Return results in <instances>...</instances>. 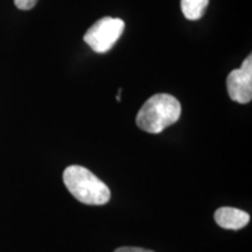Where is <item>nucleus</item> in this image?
<instances>
[{"mask_svg": "<svg viewBox=\"0 0 252 252\" xmlns=\"http://www.w3.org/2000/svg\"><path fill=\"white\" fill-rule=\"evenodd\" d=\"M63 182L72 196L84 204L103 206L111 197L108 186L86 167H67L63 172Z\"/></svg>", "mask_w": 252, "mask_h": 252, "instance_id": "obj_2", "label": "nucleus"}, {"mask_svg": "<svg viewBox=\"0 0 252 252\" xmlns=\"http://www.w3.org/2000/svg\"><path fill=\"white\" fill-rule=\"evenodd\" d=\"M125 28V23L122 19L105 17L94 23L87 33L84 41L94 52L104 54L115 46Z\"/></svg>", "mask_w": 252, "mask_h": 252, "instance_id": "obj_3", "label": "nucleus"}, {"mask_svg": "<svg viewBox=\"0 0 252 252\" xmlns=\"http://www.w3.org/2000/svg\"><path fill=\"white\" fill-rule=\"evenodd\" d=\"M113 252H154V251L146 250V249H141V248L124 247V248H118L117 250H115Z\"/></svg>", "mask_w": 252, "mask_h": 252, "instance_id": "obj_8", "label": "nucleus"}, {"mask_svg": "<svg viewBox=\"0 0 252 252\" xmlns=\"http://www.w3.org/2000/svg\"><path fill=\"white\" fill-rule=\"evenodd\" d=\"M181 104L175 97L167 94H158L147 99L135 117L140 130L158 134L169 125L179 121Z\"/></svg>", "mask_w": 252, "mask_h": 252, "instance_id": "obj_1", "label": "nucleus"}, {"mask_svg": "<svg viewBox=\"0 0 252 252\" xmlns=\"http://www.w3.org/2000/svg\"><path fill=\"white\" fill-rule=\"evenodd\" d=\"M215 220L220 228L228 230L243 229L250 222V215L247 212L231 207H222L215 212Z\"/></svg>", "mask_w": 252, "mask_h": 252, "instance_id": "obj_5", "label": "nucleus"}, {"mask_svg": "<svg viewBox=\"0 0 252 252\" xmlns=\"http://www.w3.org/2000/svg\"><path fill=\"white\" fill-rule=\"evenodd\" d=\"M209 0H181V11L188 20H198L203 17Z\"/></svg>", "mask_w": 252, "mask_h": 252, "instance_id": "obj_6", "label": "nucleus"}, {"mask_svg": "<svg viewBox=\"0 0 252 252\" xmlns=\"http://www.w3.org/2000/svg\"><path fill=\"white\" fill-rule=\"evenodd\" d=\"M226 88L230 98L241 104L251 102L252 98V56L244 60L239 69H235L228 75Z\"/></svg>", "mask_w": 252, "mask_h": 252, "instance_id": "obj_4", "label": "nucleus"}, {"mask_svg": "<svg viewBox=\"0 0 252 252\" xmlns=\"http://www.w3.org/2000/svg\"><path fill=\"white\" fill-rule=\"evenodd\" d=\"M37 0H14V4L19 9H23V11H28L32 9L34 6L36 5Z\"/></svg>", "mask_w": 252, "mask_h": 252, "instance_id": "obj_7", "label": "nucleus"}]
</instances>
